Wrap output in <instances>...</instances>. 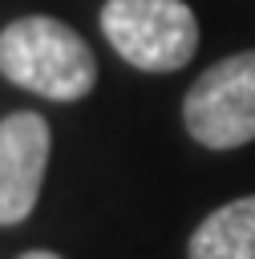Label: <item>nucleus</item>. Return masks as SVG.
I'll return each mask as SVG.
<instances>
[{
	"label": "nucleus",
	"mask_w": 255,
	"mask_h": 259,
	"mask_svg": "<svg viewBox=\"0 0 255 259\" xmlns=\"http://www.w3.org/2000/svg\"><path fill=\"white\" fill-rule=\"evenodd\" d=\"M101 32L146 73H174L198 49V20L182 0H105Z\"/></svg>",
	"instance_id": "2"
},
{
	"label": "nucleus",
	"mask_w": 255,
	"mask_h": 259,
	"mask_svg": "<svg viewBox=\"0 0 255 259\" xmlns=\"http://www.w3.org/2000/svg\"><path fill=\"white\" fill-rule=\"evenodd\" d=\"M0 73L40 97L77 101L97 81V61L77 28L57 16H20L0 32Z\"/></svg>",
	"instance_id": "1"
},
{
	"label": "nucleus",
	"mask_w": 255,
	"mask_h": 259,
	"mask_svg": "<svg viewBox=\"0 0 255 259\" xmlns=\"http://www.w3.org/2000/svg\"><path fill=\"white\" fill-rule=\"evenodd\" d=\"M186 134L206 150H235L255 138V49L210 65L182 97Z\"/></svg>",
	"instance_id": "3"
},
{
	"label": "nucleus",
	"mask_w": 255,
	"mask_h": 259,
	"mask_svg": "<svg viewBox=\"0 0 255 259\" xmlns=\"http://www.w3.org/2000/svg\"><path fill=\"white\" fill-rule=\"evenodd\" d=\"M49 121L32 109H16L0 121V227L24 223L40 198L49 166Z\"/></svg>",
	"instance_id": "4"
},
{
	"label": "nucleus",
	"mask_w": 255,
	"mask_h": 259,
	"mask_svg": "<svg viewBox=\"0 0 255 259\" xmlns=\"http://www.w3.org/2000/svg\"><path fill=\"white\" fill-rule=\"evenodd\" d=\"M186 259H255V194L210 210L194 227Z\"/></svg>",
	"instance_id": "5"
},
{
	"label": "nucleus",
	"mask_w": 255,
	"mask_h": 259,
	"mask_svg": "<svg viewBox=\"0 0 255 259\" xmlns=\"http://www.w3.org/2000/svg\"><path fill=\"white\" fill-rule=\"evenodd\" d=\"M20 259H61V255H53V251H24Z\"/></svg>",
	"instance_id": "6"
}]
</instances>
